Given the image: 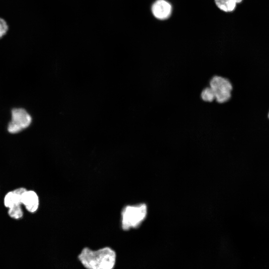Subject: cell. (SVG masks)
Returning a JSON list of instances; mask_svg holds the SVG:
<instances>
[{"label": "cell", "instance_id": "cell-10", "mask_svg": "<svg viewBox=\"0 0 269 269\" xmlns=\"http://www.w3.org/2000/svg\"><path fill=\"white\" fill-rule=\"evenodd\" d=\"M200 97L204 102H212L215 99L214 92L210 87H206L202 90Z\"/></svg>", "mask_w": 269, "mask_h": 269}, {"label": "cell", "instance_id": "cell-8", "mask_svg": "<svg viewBox=\"0 0 269 269\" xmlns=\"http://www.w3.org/2000/svg\"><path fill=\"white\" fill-rule=\"evenodd\" d=\"M216 6L221 10L230 12L234 11L237 5L235 0H214Z\"/></svg>", "mask_w": 269, "mask_h": 269}, {"label": "cell", "instance_id": "cell-11", "mask_svg": "<svg viewBox=\"0 0 269 269\" xmlns=\"http://www.w3.org/2000/svg\"><path fill=\"white\" fill-rule=\"evenodd\" d=\"M8 26L6 21L0 17V38L2 37L7 32Z\"/></svg>", "mask_w": 269, "mask_h": 269}, {"label": "cell", "instance_id": "cell-1", "mask_svg": "<svg viewBox=\"0 0 269 269\" xmlns=\"http://www.w3.org/2000/svg\"><path fill=\"white\" fill-rule=\"evenodd\" d=\"M78 258L88 269H112L116 264V253L109 247L97 251L86 247L82 249Z\"/></svg>", "mask_w": 269, "mask_h": 269}, {"label": "cell", "instance_id": "cell-3", "mask_svg": "<svg viewBox=\"0 0 269 269\" xmlns=\"http://www.w3.org/2000/svg\"><path fill=\"white\" fill-rule=\"evenodd\" d=\"M209 84L214 92L215 100L217 103L223 104L231 99L233 85L227 78L215 75L211 78Z\"/></svg>", "mask_w": 269, "mask_h": 269}, {"label": "cell", "instance_id": "cell-9", "mask_svg": "<svg viewBox=\"0 0 269 269\" xmlns=\"http://www.w3.org/2000/svg\"><path fill=\"white\" fill-rule=\"evenodd\" d=\"M9 216L14 219H19L23 216V212L21 207V205H14L8 210Z\"/></svg>", "mask_w": 269, "mask_h": 269}, {"label": "cell", "instance_id": "cell-12", "mask_svg": "<svg viewBox=\"0 0 269 269\" xmlns=\"http://www.w3.org/2000/svg\"><path fill=\"white\" fill-rule=\"evenodd\" d=\"M235 0L236 2H237V3H240V2H241L243 1V0Z\"/></svg>", "mask_w": 269, "mask_h": 269}, {"label": "cell", "instance_id": "cell-13", "mask_svg": "<svg viewBox=\"0 0 269 269\" xmlns=\"http://www.w3.org/2000/svg\"><path fill=\"white\" fill-rule=\"evenodd\" d=\"M268 118L269 119V113H268Z\"/></svg>", "mask_w": 269, "mask_h": 269}, {"label": "cell", "instance_id": "cell-5", "mask_svg": "<svg viewBox=\"0 0 269 269\" xmlns=\"http://www.w3.org/2000/svg\"><path fill=\"white\" fill-rule=\"evenodd\" d=\"M172 11L171 3L166 0H156L151 6L153 15L159 20L167 19L171 16Z\"/></svg>", "mask_w": 269, "mask_h": 269}, {"label": "cell", "instance_id": "cell-7", "mask_svg": "<svg viewBox=\"0 0 269 269\" xmlns=\"http://www.w3.org/2000/svg\"><path fill=\"white\" fill-rule=\"evenodd\" d=\"M27 190L23 187H19L7 192L4 197V205L10 208L14 205H21V199L22 193Z\"/></svg>", "mask_w": 269, "mask_h": 269}, {"label": "cell", "instance_id": "cell-2", "mask_svg": "<svg viewBox=\"0 0 269 269\" xmlns=\"http://www.w3.org/2000/svg\"><path fill=\"white\" fill-rule=\"evenodd\" d=\"M147 207L144 203L127 205L121 212V226L125 231L138 227L146 217Z\"/></svg>", "mask_w": 269, "mask_h": 269}, {"label": "cell", "instance_id": "cell-6", "mask_svg": "<svg viewBox=\"0 0 269 269\" xmlns=\"http://www.w3.org/2000/svg\"><path fill=\"white\" fill-rule=\"evenodd\" d=\"M21 202L26 210L31 213L35 212L39 207V197L33 190L24 191L21 195Z\"/></svg>", "mask_w": 269, "mask_h": 269}, {"label": "cell", "instance_id": "cell-4", "mask_svg": "<svg viewBox=\"0 0 269 269\" xmlns=\"http://www.w3.org/2000/svg\"><path fill=\"white\" fill-rule=\"evenodd\" d=\"M32 117L23 108H15L11 112V120L7 125L10 134H17L27 129L31 124Z\"/></svg>", "mask_w": 269, "mask_h": 269}]
</instances>
